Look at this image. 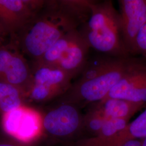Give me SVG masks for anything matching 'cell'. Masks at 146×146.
<instances>
[{
  "instance_id": "obj_20",
  "label": "cell",
  "mask_w": 146,
  "mask_h": 146,
  "mask_svg": "<svg viewBox=\"0 0 146 146\" xmlns=\"http://www.w3.org/2000/svg\"><path fill=\"white\" fill-rule=\"evenodd\" d=\"M122 146H142V140L140 139L132 140L127 142Z\"/></svg>"
},
{
  "instance_id": "obj_9",
  "label": "cell",
  "mask_w": 146,
  "mask_h": 146,
  "mask_svg": "<svg viewBox=\"0 0 146 146\" xmlns=\"http://www.w3.org/2000/svg\"><path fill=\"white\" fill-rule=\"evenodd\" d=\"M31 75V68L17 47L13 44L0 47L1 82L16 86L26 93Z\"/></svg>"
},
{
  "instance_id": "obj_15",
  "label": "cell",
  "mask_w": 146,
  "mask_h": 146,
  "mask_svg": "<svg viewBox=\"0 0 146 146\" xmlns=\"http://www.w3.org/2000/svg\"><path fill=\"white\" fill-rule=\"evenodd\" d=\"M129 121L127 119H107L96 135L79 141L77 146H91L105 141L125 128L129 123Z\"/></svg>"
},
{
  "instance_id": "obj_3",
  "label": "cell",
  "mask_w": 146,
  "mask_h": 146,
  "mask_svg": "<svg viewBox=\"0 0 146 146\" xmlns=\"http://www.w3.org/2000/svg\"><path fill=\"white\" fill-rule=\"evenodd\" d=\"M88 19L78 31L90 48L107 56L129 57L123 42L120 16L111 1H93Z\"/></svg>"
},
{
  "instance_id": "obj_7",
  "label": "cell",
  "mask_w": 146,
  "mask_h": 146,
  "mask_svg": "<svg viewBox=\"0 0 146 146\" xmlns=\"http://www.w3.org/2000/svg\"><path fill=\"white\" fill-rule=\"evenodd\" d=\"M75 104L62 102L42 115L43 133L56 138L72 135L83 125L84 116Z\"/></svg>"
},
{
  "instance_id": "obj_17",
  "label": "cell",
  "mask_w": 146,
  "mask_h": 146,
  "mask_svg": "<svg viewBox=\"0 0 146 146\" xmlns=\"http://www.w3.org/2000/svg\"><path fill=\"white\" fill-rule=\"evenodd\" d=\"M135 54H139L146 58V23L139 31L136 38Z\"/></svg>"
},
{
  "instance_id": "obj_11",
  "label": "cell",
  "mask_w": 146,
  "mask_h": 146,
  "mask_svg": "<svg viewBox=\"0 0 146 146\" xmlns=\"http://www.w3.org/2000/svg\"><path fill=\"white\" fill-rule=\"evenodd\" d=\"M109 98L146 104V63L136 59L124 77L104 99Z\"/></svg>"
},
{
  "instance_id": "obj_13",
  "label": "cell",
  "mask_w": 146,
  "mask_h": 146,
  "mask_svg": "<svg viewBox=\"0 0 146 146\" xmlns=\"http://www.w3.org/2000/svg\"><path fill=\"white\" fill-rule=\"evenodd\" d=\"M146 137V110L122 131L110 139L92 146H122L132 140Z\"/></svg>"
},
{
  "instance_id": "obj_5",
  "label": "cell",
  "mask_w": 146,
  "mask_h": 146,
  "mask_svg": "<svg viewBox=\"0 0 146 146\" xmlns=\"http://www.w3.org/2000/svg\"><path fill=\"white\" fill-rule=\"evenodd\" d=\"M26 93L27 102L44 103L62 96L70 88L73 78L60 68L34 61Z\"/></svg>"
},
{
  "instance_id": "obj_10",
  "label": "cell",
  "mask_w": 146,
  "mask_h": 146,
  "mask_svg": "<svg viewBox=\"0 0 146 146\" xmlns=\"http://www.w3.org/2000/svg\"><path fill=\"white\" fill-rule=\"evenodd\" d=\"M120 23L127 52L134 54L136 38L146 23V0H120Z\"/></svg>"
},
{
  "instance_id": "obj_8",
  "label": "cell",
  "mask_w": 146,
  "mask_h": 146,
  "mask_svg": "<svg viewBox=\"0 0 146 146\" xmlns=\"http://www.w3.org/2000/svg\"><path fill=\"white\" fill-rule=\"evenodd\" d=\"M46 3L40 0H0V23L11 36L20 31Z\"/></svg>"
},
{
  "instance_id": "obj_16",
  "label": "cell",
  "mask_w": 146,
  "mask_h": 146,
  "mask_svg": "<svg viewBox=\"0 0 146 146\" xmlns=\"http://www.w3.org/2000/svg\"><path fill=\"white\" fill-rule=\"evenodd\" d=\"M107 120L101 111L94 107L84 116L83 125L96 135Z\"/></svg>"
},
{
  "instance_id": "obj_21",
  "label": "cell",
  "mask_w": 146,
  "mask_h": 146,
  "mask_svg": "<svg viewBox=\"0 0 146 146\" xmlns=\"http://www.w3.org/2000/svg\"><path fill=\"white\" fill-rule=\"evenodd\" d=\"M142 146H146V137L142 139Z\"/></svg>"
},
{
  "instance_id": "obj_18",
  "label": "cell",
  "mask_w": 146,
  "mask_h": 146,
  "mask_svg": "<svg viewBox=\"0 0 146 146\" xmlns=\"http://www.w3.org/2000/svg\"><path fill=\"white\" fill-rule=\"evenodd\" d=\"M9 34L6 31L5 28L0 23V47L5 45V42L6 37L8 36Z\"/></svg>"
},
{
  "instance_id": "obj_1",
  "label": "cell",
  "mask_w": 146,
  "mask_h": 146,
  "mask_svg": "<svg viewBox=\"0 0 146 146\" xmlns=\"http://www.w3.org/2000/svg\"><path fill=\"white\" fill-rule=\"evenodd\" d=\"M92 1H47L36 16L20 33L23 52L38 60L69 31L78 28L90 15Z\"/></svg>"
},
{
  "instance_id": "obj_6",
  "label": "cell",
  "mask_w": 146,
  "mask_h": 146,
  "mask_svg": "<svg viewBox=\"0 0 146 146\" xmlns=\"http://www.w3.org/2000/svg\"><path fill=\"white\" fill-rule=\"evenodd\" d=\"M1 126L12 140L26 146L43 133L42 115L27 104L2 114Z\"/></svg>"
},
{
  "instance_id": "obj_12",
  "label": "cell",
  "mask_w": 146,
  "mask_h": 146,
  "mask_svg": "<svg viewBox=\"0 0 146 146\" xmlns=\"http://www.w3.org/2000/svg\"><path fill=\"white\" fill-rule=\"evenodd\" d=\"M145 105L125 100L109 98L96 102L95 107L100 110L107 119L129 120Z\"/></svg>"
},
{
  "instance_id": "obj_14",
  "label": "cell",
  "mask_w": 146,
  "mask_h": 146,
  "mask_svg": "<svg viewBox=\"0 0 146 146\" xmlns=\"http://www.w3.org/2000/svg\"><path fill=\"white\" fill-rule=\"evenodd\" d=\"M25 92L21 89L0 81V114L2 115L26 104Z\"/></svg>"
},
{
  "instance_id": "obj_19",
  "label": "cell",
  "mask_w": 146,
  "mask_h": 146,
  "mask_svg": "<svg viewBox=\"0 0 146 146\" xmlns=\"http://www.w3.org/2000/svg\"><path fill=\"white\" fill-rule=\"evenodd\" d=\"M0 146H27L13 140L0 139Z\"/></svg>"
},
{
  "instance_id": "obj_4",
  "label": "cell",
  "mask_w": 146,
  "mask_h": 146,
  "mask_svg": "<svg viewBox=\"0 0 146 146\" xmlns=\"http://www.w3.org/2000/svg\"><path fill=\"white\" fill-rule=\"evenodd\" d=\"M90 48L78 29H74L63 35L36 61L60 68L74 78L88 62Z\"/></svg>"
},
{
  "instance_id": "obj_2",
  "label": "cell",
  "mask_w": 146,
  "mask_h": 146,
  "mask_svg": "<svg viewBox=\"0 0 146 146\" xmlns=\"http://www.w3.org/2000/svg\"><path fill=\"white\" fill-rule=\"evenodd\" d=\"M135 60L130 56H107L92 63L87 62L78 79L62 96V102L78 106L104 99L124 77Z\"/></svg>"
}]
</instances>
